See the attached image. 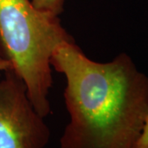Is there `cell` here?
<instances>
[{
	"mask_svg": "<svg viewBox=\"0 0 148 148\" xmlns=\"http://www.w3.org/2000/svg\"><path fill=\"white\" fill-rule=\"evenodd\" d=\"M50 64L66 80L69 122L60 148H134L148 116V77L131 57L96 62L73 40L54 49Z\"/></svg>",
	"mask_w": 148,
	"mask_h": 148,
	"instance_id": "1",
	"label": "cell"
},
{
	"mask_svg": "<svg viewBox=\"0 0 148 148\" xmlns=\"http://www.w3.org/2000/svg\"><path fill=\"white\" fill-rule=\"evenodd\" d=\"M73 40L58 16L37 9L32 0H0V58L10 63L44 118L51 112L52 54L60 44Z\"/></svg>",
	"mask_w": 148,
	"mask_h": 148,
	"instance_id": "2",
	"label": "cell"
},
{
	"mask_svg": "<svg viewBox=\"0 0 148 148\" xmlns=\"http://www.w3.org/2000/svg\"><path fill=\"white\" fill-rule=\"evenodd\" d=\"M49 128L12 69L0 77V148H45Z\"/></svg>",
	"mask_w": 148,
	"mask_h": 148,
	"instance_id": "3",
	"label": "cell"
},
{
	"mask_svg": "<svg viewBox=\"0 0 148 148\" xmlns=\"http://www.w3.org/2000/svg\"><path fill=\"white\" fill-rule=\"evenodd\" d=\"M65 0H32L33 6L39 10L45 11L59 16L64 11Z\"/></svg>",
	"mask_w": 148,
	"mask_h": 148,
	"instance_id": "4",
	"label": "cell"
},
{
	"mask_svg": "<svg viewBox=\"0 0 148 148\" xmlns=\"http://www.w3.org/2000/svg\"><path fill=\"white\" fill-rule=\"evenodd\" d=\"M134 148H148V116L143 127V132L135 144Z\"/></svg>",
	"mask_w": 148,
	"mask_h": 148,
	"instance_id": "5",
	"label": "cell"
},
{
	"mask_svg": "<svg viewBox=\"0 0 148 148\" xmlns=\"http://www.w3.org/2000/svg\"><path fill=\"white\" fill-rule=\"evenodd\" d=\"M10 69H12V65L10 63L4 58H0V73H4L5 71Z\"/></svg>",
	"mask_w": 148,
	"mask_h": 148,
	"instance_id": "6",
	"label": "cell"
}]
</instances>
